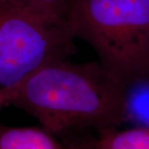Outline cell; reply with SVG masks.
Here are the masks:
<instances>
[{"instance_id":"obj_2","label":"cell","mask_w":149,"mask_h":149,"mask_svg":"<svg viewBox=\"0 0 149 149\" xmlns=\"http://www.w3.org/2000/svg\"><path fill=\"white\" fill-rule=\"evenodd\" d=\"M76 38L127 90L149 79V0H70Z\"/></svg>"},{"instance_id":"obj_5","label":"cell","mask_w":149,"mask_h":149,"mask_svg":"<svg viewBox=\"0 0 149 149\" xmlns=\"http://www.w3.org/2000/svg\"><path fill=\"white\" fill-rule=\"evenodd\" d=\"M85 149H149V125L99 130L98 137Z\"/></svg>"},{"instance_id":"obj_3","label":"cell","mask_w":149,"mask_h":149,"mask_svg":"<svg viewBox=\"0 0 149 149\" xmlns=\"http://www.w3.org/2000/svg\"><path fill=\"white\" fill-rule=\"evenodd\" d=\"M67 20L47 16L22 0H0V94L47 62L74 53Z\"/></svg>"},{"instance_id":"obj_6","label":"cell","mask_w":149,"mask_h":149,"mask_svg":"<svg viewBox=\"0 0 149 149\" xmlns=\"http://www.w3.org/2000/svg\"><path fill=\"white\" fill-rule=\"evenodd\" d=\"M33 8L47 16L66 20L70 0H22Z\"/></svg>"},{"instance_id":"obj_1","label":"cell","mask_w":149,"mask_h":149,"mask_svg":"<svg viewBox=\"0 0 149 149\" xmlns=\"http://www.w3.org/2000/svg\"><path fill=\"white\" fill-rule=\"evenodd\" d=\"M14 107L54 135L73 129L118 128L128 119V90L98 61L67 58L41 65L0 94V109Z\"/></svg>"},{"instance_id":"obj_4","label":"cell","mask_w":149,"mask_h":149,"mask_svg":"<svg viewBox=\"0 0 149 149\" xmlns=\"http://www.w3.org/2000/svg\"><path fill=\"white\" fill-rule=\"evenodd\" d=\"M0 149H69L41 127H10L0 123Z\"/></svg>"}]
</instances>
